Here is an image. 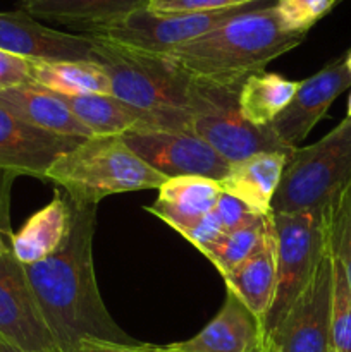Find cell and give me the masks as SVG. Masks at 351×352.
<instances>
[{
	"mask_svg": "<svg viewBox=\"0 0 351 352\" xmlns=\"http://www.w3.org/2000/svg\"><path fill=\"white\" fill-rule=\"evenodd\" d=\"M158 196L147 212L182 234L215 208L222 196L219 181L196 175L167 179L157 189Z\"/></svg>",
	"mask_w": 351,
	"mask_h": 352,
	"instance_id": "obj_19",
	"label": "cell"
},
{
	"mask_svg": "<svg viewBox=\"0 0 351 352\" xmlns=\"http://www.w3.org/2000/svg\"><path fill=\"white\" fill-rule=\"evenodd\" d=\"M268 220H270V215L262 217V219L255 220L250 226H244L241 229L233 230V232L222 234L215 243H212L206 250H203L202 254L209 258L210 263L224 277L257 250L260 241L264 239Z\"/></svg>",
	"mask_w": 351,
	"mask_h": 352,
	"instance_id": "obj_25",
	"label": "cell"
},
{
	"mask_svg": "<svg viewBox=\"0 0 351 352\" xmlns=\"http://www.w3.org/2000/svg\"><path fill=\"white\" fill-rule=\"evenodd\" d=\"M236 86H219L195 79L191 105V133L202 138L229 164L264 151H289L268 126H253L241 117Z\"/></svg>",
	"mask_w": 351,
	"mask_h": 352,
	"instance_id": "obj_7",
	"label": "cell"
},
{
	"mask_svg": "<svg viewBox=\"0 0 351 352\" xmlns=\"http://www.w3.org/2000/svg\"><path fill=\"white\" fill-rule=\"evenodd\" d=\"M138 351L140 352H186L181 349H176L172 344H167V346H153V344H138Z\"/></svg>",
	"mask_w": 351,
	"mask_h": 352,
	"instance_id": "obj_34",
	"label": "cell"
},
{
	"mask_svg": "<svg viewBox=\"0 0 351 352\" xmlns=\"http://www.w3.org/2000/svg\"><path fill=\"white\" fill-rule=\"evenodd\" d=\"M71 220V199L61 189H55L52 201L31 215L19 232L12 234L10 244L19 263H40L54 254L67 237Z\"/></svg>",
	"mask_w": 351,
	"mask_h": 352,
	"instance_id": "obj_21",
	"label": "cell"
},
{
	"mask_svg": "<svg viewBox=\"0 0 351 352\" xmlns=\"http://www.w3.org/2000/svg\"><path fill=\"white\" fill-rule=\"evenodd\" d=\"M258 0H150L147 9L157 16L167 14H200L215 12V10L233 9V7L248 6Z\"/></svg>",
	"mask_w": 351,
	"mask_h": 352,
	"instance_id": "obj_29",
	"label": "cell"
},
{
	"mask_svg": "<svg viewBox=\"0 0 351 352\" xmlns=\"http://www.w3.org/2000/svg\"><path fill=\"white\" fill-rule=\"evenodd\" d=\"M272 222L277 278L274 301L260 325V346L277 330L292 302L306 287L327 246L323 208L272 213Z\"/></svg>",
	"mask_w": 351,
	"mask_h": 352,
	"instance_id": "obj_6",
	"label": "cell"
},
{
	"mask_svg": "<svg viewBox=\"0 0 351 352\" xmlns=\"http://www.w3.org/2000/svg\"><path fill=\"white\" fill-rule=\"evenodd\" d=\"M186 352H253L260 347V323L231 292L212 322L184 342H172Z\"/></svg>",
	"mask_w": 351,
	"mask_h": 352,
	"instance_id": "obj_20",
	"label": "cell"
},
{
	"mask_svg": "<svg viewBox=\"0 0 351 352\" xmlns=\"http://www.w3.org/2000/svg\"><path fill=\"white\" fill-rule=\"evenodd\" d=\"M0 336L28 352H61L41 318L12 244L0 256Z\"/></svg>",
	"mask_w": 351,
	"mask_h": 352,
	"instance_id": "obj_11",
	"label": "cell"
},
{
	"mask_svg": "<svg viewBox=\"0 0 351 352\" xmlns=\"http://www.w3.org/2000/svg\"><path fill=\"white\" fill-rule=\"evenodd\" d=\"M213 210H215L217 217H219L220 223H222L224 232H233V230L241 229V227L250 226V223L262 219V217H267L260 215L253 208H250L246 203L234 198V196L226 195V192H222V196H220Z\"/></svg>",
	"mask_w": 351,
	"mask_h": 352,
	"instance_id": "obj_30",
	"label": "cell"
},
{
	"mask_svg": "<svg viewBox=\"0 0 351 352\" xmlns=\"http://www.w3.org/2000/svg\"><path fill=\"white\" fill-rule=\"evenodd\" d=\"M222 278L227 285V292L240 299L262 325L274 301L275 278H277L272 215L264 239L260 241L257 250Z\"/></svg>",
	"mask_w": 351,
	"mask_h": 352,
	"instance_id": "obj_17",
	"label": "cell"
},
{
	"mask_svg": "<svg viewBox=\"0 0 351 352\" xmlns=\"http://www.w3.org/2000/svg\"><path fill=\"white\" fill-rule=\"evenodd\" d=\"M81 141L30 126L0 107V172L47 182L52 165Z\"/></svg>",
	"mask_w": 351,
	"mask_h": 352,
	"instance_id": "obj_14",
	"label": "cell"
},
{
	"mask_svg": "<svg viewBox=\"0 0 351 352\" xmlns=\"http://www.w3.org/2000/svg\"><path fill=\"white\" fill-rule=\"evenodd\" d=\"M150 0H30L23 10L38 19L64 24L78 33L103 26L148 6Z\"/></svg>",
	"mask_w": 351,
	"mask_h": 352,
	"instance_id": "obj_22",
	"label": "cell"
},
{
	"mask_svg": "<svg viewBox=\"0 0 351 352\" xmlns=\"http://www.w3.org/2000/svg\"><path fill=\"white\" fill-rule=\"evenodd\" d=\"M0 352H28V351L14 346V344H10L9 340H6L2 336H0Z\"/></svg>",
	"mask_w": 351,
	"mask_h": 352,
	"instance_id": "obj_35",
	"label": "cell"
},
{
	"mask_svg": "<svg viewBox=\"0 0 351 352\" xmlns=\"http://www.w3.org/2000/svg\"><path fill=\"white\" fill-rule=\"evenodd\" d=\"M253 352H262V349H260V347H258V349H257V351H253Z\"/></svg>",
	"mask_w": 351,
	"mask_h": 352,
	"instance_id": "obj_38",
	"label": "cell"
},
{
	"mask_svg": "<svg viewBox=\"0 0 351 352\" xmlns=\"http://www.w3.org/2000/svg\"><path fill=\"white\" fill-rule=\"evenodd\" d=\"M348 119H351V95H350V98H348Z\"/></svg>",
	"mask_w": 351,
	"mask_h": 352,
	"instance_id": "obj_37",
	"label": "cell"
},
{
	"mask_svg": "<svg viewBox=\"0 0 351 352\" xmlns=\"http://www.w3.org/2000/svg\"><path fill=\"white\" fill-rule=\"evenodd\" d=\"M344 64H346L348 71H350V74H351V50L348 52V55H346V57H344Z\"/></svg>",
	"mask_w": 351,
	"mask_h": 352,
	"instance_id": "obj_36",
	"label": "cell"
},
{
	"mask_svg": "<svg viewBox=\"0 0 351 352\" xmlns=\"http://www.w3.org/2000/svg\"><path fill=\"white\" fill-rule=\"evenodd\" d=\"M301 81H291L275 72H257L243 82L237 96L241 117L253 126H270L291 103Z\"/></svg>",
	"mask_w": 351,
	"mask_h": 352,
	"instance_id": "obj_24",
	"label": "cell"
},
{
	"mask_svg": "<svg viewBox=\"0 0 351 352\" xmlns=\"http://www.w3.org/2000/svg\"><path fill=\"white\" fill-rule=\"evenodd\" d=\"M93 136H123L133 131H189L191 113L186 110H148L114 95H58Z\"/></svg>",
	"mask_w": 351,
	"mask_h": 352,
	"instance_id": "obj_12",
	"label": "cell"
},
{
	"mask_svg": "<svg viewBox=\"0 0 351 352\" xmlns=\"http://www.w3.org/2000/svg\"><path fill=\"white\" fill-rule=\"evenodd\" d=\"M167 179L145 164L120 136H93L62 155L50 167L54 182L74 205H98L124 192L158 189Z\"/></svg>",
	"mask_w": 351,
	"mask_h": 352,
	"instance_id": "obj_3",
	"label": "cell"
},
{
	"mask_svg": "<svg viewBox=\"0 0 351 352\" xmlns=\"http://www.w3.org/2000/svg\"><path fill=\"white\" fill-rule=\"evenodd\" d=\"M265 2L268 0H258V2L248 3V6L215 10V12L167 14V16H157V14H151L147 7H143V9H138L120 17V19L79 34L123 45V47L153 52V54H169L174 48L203 36L226 21Z\"/></svg>",
	"mask_w": 351,
	"mask_h": 352,
	"instance_id": "obj_8",
	"label": "cell"
},
{
	"mask_svg": "<svg viewBox=\"0 0 351 352\" xmlns=\"http://www.w3.org/2000/svg\"><path fill=\"white\" fill-rule=\"evenodd\" d=\"M330 248V246H329ZM332 352H351V289L332 250Z\"/></svg>",
	"mask_w": 351,
	"mask_h": 352,
	"instance_id": "obj_27",
	"label": "cell"
},
{
	"mask_svg": "<svg viewBox=\"0 0 351 352\" xmlns=\"http://www.w3.org/2000/svg\"><path fill=\"white\" fill-rule=\"evenodd\" d=\"M120 140L165 179L196 175L220 181L231 164L189 131H133Z\"/></svg>",
	"mask_w": 351,
	"mask_h": 352,
	"instance_id": "obj_10",
	"label": "cell"
},
{
	"mask_svg": "<svg viewBox=\"0 0 351 352\" xmlns=\"http://www.w3.org/2000/svg\"><path fill=\"white\" fill-rule=\"evenodd\" d=\"M23 2H30V0H23Z\"/></svg>",
	"mask_w": 351,
	"mask_h": 352,
	"instance_id": "obj_39",
	"label": "cell"
},
{
	"mask_svg": "<svg viewBox=\"0 0 351 352\" xmlns=\"http://www.w3.org/2000/svg\"><path fill=\"white\" fill-rule=\"evenodd\" d=\"M0 50L28 60H93V40L43 26L26 10L0 12Z\"/></svg>",
	"mask_w": 351,
	"mask_h": 352,
	"instance_id": "obj_15",
	"label": "cell"
},
{
	"mask_svg": "<svg viewBox=\"0 0 351 352\" xmlns=\"http://www.w3.org/2000/svg\"><path fill=\"white\" fill-rule=\"evenodd\" d=\"M0 107L16 119L58 136L88 140L93 133L74 116L57 93L34 82L14 86L0 91Z\"/></svg>",
	"mask_w": 351,
	"mask_h": 352,
	"instance_id": "obj_16",
	"label": "cell"
},
{
	"mask_svg": "<svg viewBox=\"0 0 351 352\" xmlns=\"http://www.w3.org/2000/svg\"><path fill=\"white\" fill-rule=\"evenodd\" d=\"M138 344H134V346H120V344L89 340V342H85L79 347V352H140L138 351Z\"/></svg>",
	"mask_w": 351,
	"mask_h": 352,
	"instance_id": "obj_33",
	"label": "cell"
},
{
	"mask_svg": "<svg viewBox=\"0 0 351 352\" xmlns=\"http://www.w3.org/2000/svg\"><path fill=\"white\" fill-rule=\"evenodd\" d=\"M323 220L329 246L351 289V179L326 203Z\"/></svg>",
	"mask_w": 351,
	"mask_h": 352,
	"instance_id": "obj_26",
	"label": "cell"
},
{
	"mask_svg": "<svg viewBox=\"0 0 351 352\" xmlns=\"http://www.w3.org/2000/svg\"><path fill=\"white\" fill-rule=\"evenodd\" d=\"M292 151H264L231 164L229 172L219 181L220 189L260 215H272V199Z\"/></svg>",
	"mask_w": 351,
	"mask_h": 352,
	"instance_id": "obj_18",
	"label": "cell"
},
{
	"mask_svg": "<svg viewBox=\"0 0 351 352\" xmlns=\"http://www.w3.org/2000/svg\"><path fill=\"white\" fill-rule=\"evenodd\" d=\"M92 40L93 62L109 76L110 95L140 109L188 112L195 78L182 71L174 58L167 54Z\"/></svg>",
	"mask_w": 351,
	"mask_h": 352,
	"instance_id": "obj_4",
	"label": "cell"
},
{
	"mask_svg": "<svg viewBox=\"0 0 351 352\" xmlns=\"http://www.w3.org/2000/svg\"><path fill=\"white\" fill-rule=\"evenodd\" d=\"M31 82V60L0 50V91Z\"/></svg>",
	"mask_w": 351,
	"mask_h": 352,
	"instance_id": "obj_31",
	"label": "cell"
},
{
	"mask_svg": "<svg viewBox=\"0 0 351 352\" xmlns=\"http://www.w3.org/2000/svg\"><path fill=\"white\" fill-rule=\"evenodd\" d=\"M351 179V119L322 140L296 148L272 199V213L319 210Z\"/></svg>",
	"mask_w": 351,
	"mask_h": 352,
	"instance_id": "obj_5",
	"label": "cell"
},
{
	"mask_svg": "<svg viewBox=\"0 0 351 352\" xmlns=\"http://www.w3.org/2000/svg\"><path fill=\"white\" fill-rule=\"evenodd\" d=\"M31 82L65 96L110 95V81L93 60H31Z\"/></svg>",
	"mask_w": 351,
	"mask_h": 352,
	"instance_id": "obj_23",
	"label": "cell"
},
{
	"mask_svg": "<svg viewBox=\"0 0 351 352\" xmlns=\"http://www.w3.org/2000/svg\"><path fill=\"white\" fill-rule=\"evenodd\" d=\"M339 0H275V12L282 28L306 34Z\"/></svg>",
	"mask_w": 351,
	"mask_h": 352,
	"instance_id": "obj_28",
	"label": "cell"
},
{
	"mask_svg": "<svg viewBox=\"0 0 351 352\" xmlns=\"http://www.w3.org/2000/svg\"><path fill=\"white\" fill-rule=\"evenodd\" d=\"M351 86V74L344 57L336 58L317 74L299 82L291 103L272 120V129L279 143L289 150L299 148L310 131L320 122L334 100Z\"/></svg>",
	"mask_w": 351,
	"mask_h": 352,
	"instance_id": "obj_13",
	"label": "cell"
},
{
	"mask_svg": "<svg viewBox=\"0 0 351 352\" xmlns=\"http://www.w3.org/2000/svg\"><path fill=\"white\" fill-rule=\"evenodd\" d=\"M222 234H226L222 229V223H220L215 210H212V212L206 213L198 223H195L191 229L184 230L181 236L184 237V239H188L189 243L202 253V251L206 250L210 244L215 243Z\"/></svg>",
	"mask_w": 351,
	"mask_h": 352,
	"instance_id": "obj_32",
	"label": "cell"
},
{
	"mask_svg": "<svg viewBox=\"0 0 351 352\" xmlns=\"http://www.w3.org/2000/svg\"><path fill=\"white\" fill-rule=\"evenodd\" d=\"M327 234V232H326ZM332 254L329 241L312 278L262 352H332Z\"/></svg>",
	"mask_w": 351,
	"mask_h": 352,
	"instance_id": "obj_9",
	"label": "cell"
},
{
	"mask_svg": "<svg viewBox=\"0 0 351 352\" xmlns=\"http://www.w3.org/2000/svg\"><path fill=\"white\" fill-rule=\"evenodd\" d=\"M305 36L284 30L275 12V0H268L167 55L191 78L241 88L268 62L303 43Z\"/></svg>",
	"mask_w": 351,
	"mask_h": 352,
	"instance_id": "obj_2",
	"label": "cell"
},
{
	"mask_svg": "<svg viewBox=\"0 0 351 352\" xmlns=\"http://www.w3.org/2000/svg\"><path fill=\"white\" fill-rule=\"evenodd\" d=\"M72 205L67 237L54 254L24 265L38 309L61 352H79L85 342L134 346L103 305L93 261L96 206Z\"/></svg>",
	"mask_w": 351,
	"mask_h": 352,
	"instance_id": "obj_1",
	"label": "cell"
}]
</instances>
